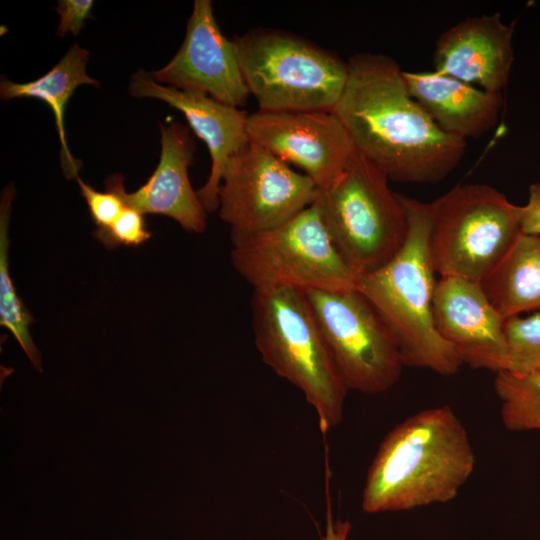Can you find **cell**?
<instances>
[{
	"label": "cell",
	"mask_w": 540,
	"mask_h": 540,
	"mask_svg": "<svg viewBox=\"0 0 540 540\" xmlns=\"http://www.w3.org/2000/svg\"><path fill=\"white\" fill-rule=\"evenodd\" d=\"M347 64V83L332 112L355 149L392 181L446 178L461 162L466 141L434 122L410 95L404 71L391 57L363 52Z\"/></svg>",
	"instance_id": "1"
},
{
	"label": "cell",
	"mask_w": 540,
	"mask_h": 540,
	"mask_svg": "<svg viewBox=\"0 0 540 540\" xmlns=\"http://www.w3.org/2000/svg\"><path fill=\"white\" fill-rule=\"evenodd\" d=\"M475 468L467 430L447 405L419 411L380 443L368 468L365 513L408 511L453 500Z\"/></svg>",
	"instance_id": "2"
},
{
	"label": "cell",
	"mask_w": 540,
	"mask_h": 540,
	"mask_svg": "<svg viewBox=\"0 0 540 540\" xmlns=\"http://www.w3.org/2000/svg\"><path fill=\"white\" fill-rule=\"evenodd\" d=\"M399 197L407 219L405 241L383 266L360 273L357 289L390 330L404 366L453 375L463 362L440 337L433 319L437 281L429 248L432 202Z\"/></svg>",
	"instance_id": "3"
},
{
	"label": "cell",
	"mask_w": 540,
	"mask_h": 540,
	"mask_svg": "<svg viewBox=\"0 0 540 540\" xmlns=\"http://www.w3.org/2000/svg\"><path fill=\"white\" fill-rule=\"evenodd\" d=\"M251 312L254 343L262 361L303 393L323 434L337 426L349 390L305 292L253 290Z\"/></svg>",
	"instance_id": "4"
},
{
	"label": "cell",
	"mask_w": 540,
	"mask_h": 540,
	"mask_svg": "<svg viewBox=\"0 0 540 540\" xmlns=\"http://www.w3.org/2000/svg\"><path fill=\"white\" fill-rule=\"evenodd\" d=\"M250 95L263 111H332L348 79L336 53L298 35L254 29L234 36Z\"/></svg>",
	"instance_id": "5"
},
{
	"label": "cell",
	"mask_w": 540,
	"mask_h": 540,
	"mask_svg": "<svg viewBox=\"0 0 540 540\" xmlns=\"http://www.w3.org/2000/svg\"><path fill=\"white\" fill-rule=\"evenodd\" d=\"M389 181L355 149L341 174L318 189L314 201L335 247L359 274L387 263L406 238L405 209Z\"/></svg>",
	"instance_id": "6"
},
{
	"label": "cell",
	"mask_w": 540,
	"mask_h": 540,
	"mask_svg": "<svg viewBox=\"0 0 540 540\" xmlns=\"http://www.w3.org/2000/svg\"><path fill=\"white\" fill-rule=\"evenodd\" d=\"M230 256L253 290L357 288L359 273L335 247L314 203L284 223L233 245Z\"/></svg>",
	"instance_id": "7"
},
{
	"label": "cell",
	"mask_w": 540,
	"mask_h": 540,
	"mask_svg": "<svg viewBox=\"0 0 540 540\" xmlns=\"http://www.w3.org/2000/svg\"><path fill=\"white\" fill-rule=\"evenodd\" d=\"M520 206L486 184L459 185L432 202L436 274L481 282L520 233Z\"/></svg>",
	"instance_id": "8"
},
{
	"label": "cell",
	"mask_w": 540,
	"mask_h": 540,
	"mask_svg": "<svg viewBox=\"0 0 540 540\" xmlns=\"http://www.w3.org/2000/svg\"><path fill=\"white\" fill-rule=\"evenodd\" d=\"M317 194L308 176L249 140L225 167L219 217L230 226L236 245L289 220L311 206Z\"/></svg>",
	"instance_id": "9"
},
{
	"label": "cell",
	"mask_w": 540,
	"mask_h": 540,
	"mask_svg": "<svg viewBox=\"0 0 540 540\" xmlns=\"http://www.w3.org/2000/svg\"><path fill=\"white\" fill-rule=\"evenodd\" d=\"M348 390L388 391L404 363L390 330L357 289L305 292Z\"/></svg>",
	"instance_id": "10"
},
{
	"label": "cell",
	"mask_w": 540,
	"mask_h": 540,
	"mask_svg": "<svg viewBox=\"0 0 540 540\" xmlns=\"http://www.w3.org/2000/svg\"><path fill=\"white\" fill-rule=\"evenodd\" d=\"M249 139L293 164L318 189L330 185L355 151L332 111H263L248 114Z\"/></svg>",
	"instance_id": "11"
},
{
	"label": "cell",
	"mask_w": 540,
	"mask_h": 540,
	"mask_svg": "<svg viewBox=\"0 0 540 540\" xmlns=\"http://www.w3.org/2000/svg\"><path fill=\"white\" fill-rule=\"evenodd\" d=\"M154 80L182 91L207 95L240 108L250 92L233 40L221 32L209 0H195L182 45Z\"/></svg>",
	"instance_id": "12"
},
{
	"label": "cell",
	"mask_w": 540,
	"mask_h": 540,
	"mask_svg": "<svg viewBox=\"0 0 540 540\" xmlns=\"http://www.w3.org/2000/svg\"><path fill=\"white\" fill-rule=\"evenodd\" d=\"M433 319L438 334L463 364L495 374L507 370L505 320L479 282L440 277L434 293Z\"/></svg>",
	"instance_id": "13"
},
{
	"label": "cell",
	"mask_w": 540,
	"mask_h": 540,
	"mask_svg": "<svg viewBox=\"0 0 540 540\" xmlns=\"http://www.w3.org/2000/svg\"><path fill=\"white\" fill-rule=\"evenodd\" d=\"M129 92L136 98H155L180 111L191 130L206 144L211 157L209 177L197 195L207 213L218 209V191L225 167L248 143V114L207 95L182 91L156 82L142 69L130 78Z\"/></svg>",
	"instance_id": "14"
},
{
	"label": "cell",
	"mask_w": 540,
	"mask_h": 540,
	"mask_svg": "<svg viewBox=\"0 0 540 540\" xmlns=\"http://www.w3.org/2000/svg\"><path fill=\"white\" fill-rule=\"evenodd\" d=\"M159 163L147 182L132 193L126 192L121 174L111 175L106 189L116 192L126 206L144 214H159L177 221L188 231L206 229V210L191 186L188 168L196 150L190 129L178 122L160 123Z\"/></svg>",
	"instance_id": "15"
},
{
	"label": "cell",
	"mask_w": 540,
	"mask_h": 540,
	"mask_svg": "<svg viewBox=\"0 0 540 540\" xmlns=\"http://www.w3.org/2000/svg\"><path fill=\"white\" fill-rule=\"evenodd\" d=\"M513 32L499 13L463 19L436 40L433 70L501 94L514 61Z\"/></svg>",
	"instance_id": "16"
},
{
	"label": "cell",
	"mask_w": 540,
	"mask_h": 540,
	"mask_svg": "<svg viewBox=\"0 0 540 540\" xmlns=\"http://www.w3.org/2000/svg\"><path fill=\"white\" fill-rule=\"evenodd\" d=\"M410 95L449 135L466 141L495 127L503 97L454 77L430 72L404 71Z\"/></svg>",
	"instance_id": "17"
},
{
	"label": "cell",
	"mask_w": 540,
	"mask_h": 540,
	"mask_svg": "<svg viewBox=\"0 0 540 540\" xmlns=\"http://www.w3.org/2000/svg\"><path fill=\"white\" fill-rule=\"evenodd\" d=\"M89 52L75 43L60 61L41 77L26 83H16L7 78L0 82L1 100L36 98L51 109L61 144L60 163L65 176L75 179L82 166L71 154L65 135V108L76 88L81 85L99 87L100 83L86 72Z\"/></svg>",
	"instance_id": "18"
},
{
	"label": "cell",
	"mask_w": 540,
	"mask_h": 540,
	"mask_svg": "<svg viewBox=\"0 0 540 540\" xmlns=\"http://www.w3.org/2000/svg\"><path fill=\"white\" fill-rule=\"evenodd\" d=\"M480 284L504 320L540 310V236L520 232Z\"/></svg>",
	"instance_id": "19"
},
{
	"label": "cell",
	"mask_w": 540,
	"mask_h": 540,
	"mask_svg": "<svg viewBox=\"0 0 540 540\" xmlns=\"http://www.w3.org/2000/svg\"><path fill=\"white\" fill-rule=\"evenodd\" d=\"M13 196L14 189L7 188L0 205V324L12 333L33 367L42 372L40 352L29 332L34 319L18 297L9 273L8 224Z\"/></svg>",
	"instance_id": "20"
},
{
	"label": "cell",
	"mask_w": 540,
	"mask_h": 540,
	"mask_svg": "<svg viewBox=\"0 0 540 540\" xmlns=\"http://www.w3.org/2000/svg\"><path fill=\"white\" fill-rule=\"evenodd\" d=\"M494 388L506 429L540 430V372L496 373Z\"/></svg>",
	"instance_id": "21"
},
{
	"label": "cell",
	"mask_w": 540,
	"mask_h": 540,
	"mask_svg": "<svg viewBox=\"0 0 540 540\" xmlns=\"http://www.w3.org/2000/svg\"><path fill=\"white\" fill-rule=\"evenodd\" d=\"M504 333L508 347L506 371L540 372V312L506 319Z\"/></svg>",
	"instance_id": "22"
},
{
	"label": "cell",
	"mask_w": 540,
	"mask_h": 540,
	"mask_svg": "<svg viewBox=\"0 0 540 540\" xmlns=\"http://www.w3.org/2000/svg\"><path fill=\"white\" fill-rule=\"evenodd\" d=\"M93 235L109 249L117 246H138L151 237L143 214L129 206H125L111 225L103 229L96 228Z\"/></svg>",
	"instance_id": "23"
},
{
	"label": "cell",
	"mask_w": 540,
	"mask_h": 540,
	"mask_svg": "<svg viewBox=\"0 0 540 540\" xmlns=\"http://www.w3.org/2000/svg\"><path fill=\"white\" fill-rule=\"evenodd\" d=\"M75 180L79 185L81 195L87 203L90 216L97 229H103L111 225L126 206L121 197L109 189H106L105 192H99L82 181L79 176Z\"/></svg>",
	"instance_id": "24"
},
{
	"label": "cell",
	"mask_w": 540,
	"mask_h": 540,
	"mask_svg": "<svg viewBox=\"0 0 540 540\" xmlns=\"http://www.w3.org/2000/svg\"><path fill=\"white\" fill-rule=\"evenodd\" d=\"M93 0H60L55 10L60 16L57 36L64 37L67 33L77 36L85 27L86 19H93L91 10Z\"/></svg>",
	"instance_id": "25"
},
{
	"label": "cell",
	"mask_w": 540,
	"mask_h": 540,
	"mask_svg": "<svg viewBox=\"0 0 540 540\" xmlns=\"http://www.w3.org/2000/svg\"><path fill=\"white\" fill-rule=\"evenodd\" d=\"M520 231L528 235L540 236V184L529 187L528 200L520 206Z\"/></svg>",
	"instance_id": "26"
},
{
	"label": "cell",
	"mask_w": 540,
	"mask_h": 540,
	"mask_svg": "<svg viewBox=\"0 0 540 540\" xmlns=\"http://www.w3.org/2000/svg\"><path fill=\"white\" fill-rule=\"evenodd\" d=\"M326 527L322 540H348L351 524L348 520L333 519L330 501L327 499Z\"/></svg>",
	"instance_id": "27"
}]
</instances>
